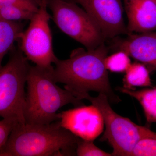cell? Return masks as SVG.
<instances>
[{"mask_svg": "<svg viewBox=\"0 0 156 156\" xmlns=\"http://www.w3.org/2000/svg\"><path fill=\"white\" fill-rule=\"evenodd\" d=\"M152 1H153L154 2L156 3V0H152Z\"/></svg>", "mask_w": 156, "mask_h": 156, "instance_id": "44dd1931", "label": "cell"}, {"mask_svg": "<svg viewBox=\"0 0 156 156\" xmlns=\"http://www.w3.org/2000/svg\"><path fill=\"white\" fill-rule=\"evenodd\" d=\"M78 138L58 121L45 125L18 123L0 156H75Z\"/></svg>", "mask_w": 156, "mask_h": 156, "instance_id": "7a4b0ae2", "label": "cell"}, {"mask_svg": "<svg viewBox=\"0 0 156 156\" xmlns=\"http://www.w3.org/2000/svg\"><path fill=\"white\" fill-rule=\"evenodd\" d=\"M117 90L134 98L143 109L148 124L156 123V87L140 90H129L118 87Z\"/></svg>", "mask_w": 156, "mask_h": 156, "instance_id": "4fadbf2b", "label": "cell"}, {"mask_svg": "<svg viewBox=\"0 0 156 156\" xmlns=\"http://www.w3.org/2000/svg\"><path fill=\"white\" fill-rule=\"evenodd\" d=\"M76 154L78 156H112V154L108 153L97 147L93 140H87L79 137Z\"/></svg>", "mask_w": 156, "mask_h": 156, "instance_id": "ac0fdd59", "label": "cell"}, {"mask_svg": "<svg viewBox=\"0 0 156 156\" xmlns=\"http://www.w3.org/2000/svg\"><path fill=\"white\" fill-rule=\"evenodd\" d=\"M131 156H156V133L148 128L136 143Z\"/></svg>", "mask_w": 156, "mask_h": 156, "instance_id": "9a60e30c", "label": "cell"}, {"mask_svg": "<svg viewBox=\"0 0 156 156\" xmlns=\"http://www.w3.org/2000/svg\"><path fill=\"white\" fill-rule=\"evenodd\" d=\"M58 121L62 127L76 136L93 141L103 132L104 127L100 111L93 105L58 112Z\"/></svg>", "mask_w": 156, "mask_h": 156, "instance_id": "9c48e42d", "label": "cell"}, {"mask_svg": "<svg viewBox=\"0 0 156 156\" xmlns=\"http://www.w3.org/2000/svg\"><path fill=\"white\" fill-rule=\"evenodd\" d=\"M50 18L47 0H41L38 10L18 41L19 48L27 59L41 67H51L58 59L53 51Z\"/></svg>", "mask_w": 156, "mask_h": 156, "instance_id": "52a82bcc", "label": "cell"}, {"mask_svg": "<svg viewBox=\"0 0 156 156\" xmlns=\"http://www.w3.org/2000/svg\"><path fill=\"white\" fill-rule=\"evenodd\" d=\"M100 111L105 129L100 141H107L113 149L112 155L131 156L133 148L146 132L148 127L138 126L130 119L116 113L110 106L108 98L99 93L93 97L89 94L84 96Z\"/></svg>", "mask_w": 156, "mask_h": 156, "instance_id": "8992f818", "label": "cell"}, {"mask_svg": "<svg viewBox=\"0 0 156 156\" xmlns=\"http://www.w3.org/2000/svg\"><path fill=\"white\" fill-rule=\"evenodd\" d=\"M95 21L105 39L128 34L122 0H74Z\"/></svg>", "mask_w": 156, "mask_h": 156, "instance_id": "ba28073f", "label": "cell"}, {"mask_svg": "<svg viewBox=\"0 0 156 156\" xmlns=\"http://www.w3.org/2000/svg\"><path fill=\"white\" fill-rule=\"evenodd\" d=\"M53 70V66H30L24 109L26 123L50 124L58 121V110L66 105L71 104L75 107L84 105L81 99L57 86Z\"/></svg>", "mask_w": 156, "mask_h": 156, "instance_id": "3957f363", "label": "cell"}, {"mask_svg": "<svg viewBox=\"0 0 156 156\" xmlns=\"http://www.w3.org/2000/svg\"><path fill=\"white\" fill-rule=\"evenodd\" d=\"M18 47L9 52L8 62L0 68V117L25 123V87L30 65Z\"/></svg>", "mask_w": 156, "mask_h": 156, "instance_id": "277c9868", "label": "cell"}, {"mask_svg": "<svg viewBox=\"0 0 156 156\" xmlns=\"http://www.w3.org/2000/svg\"><path fill=\"white\" fill-rule=\"evenodd\" d=\"M41 0H0V4L17 6L36 13L38 10Z\"/></svg>", "mask_w": 156, "mask_h": 156, "instance_id": "ffe728a7", "label": "cell"}, {"mask_svg": "<svg viewBox=\"0 0 156 156\" xmlns=\"http://www.w3.org/2000/svg\"><path fill=\"white\" fill-rule=\"evenodd\" d=\"M52 18L59 29L83 45L87 50L104 43L100 28L83 9L65 0H47Z\"/></svg>", "mask_w": 156, "mask_h": 156, "instance_id": "5b68a950", "label": "cell"}, {"mask_svg": "<svg viewBox=\"0 0 156 156\" xmlns=\"http://www.w3.org/2000/svg\"><path fill=\"white\" fill-rule=\"evenodd\" d=\"M18 123V121L14 119L0 120V150L5 144L11 132Z\"/></svg>", "mask_w": 156, "mask_h": 156, "instance_id": "d6986e66", "label": "cell"}, {"mask_svg": "<svg viewBox=\"0 0 156 156\" xmlns=\"http://www.w3.org/2000/svg\"><path fill=\"white\" fill-rule=\"evenodd\" d=\"M130 56L123 51H115L105 59L108 70L113 73H125L131 65Z\"/></svg>", "mask_w": 156, "mask_h": 156, "instance_id": "2e32d148", "label": "cell"}, {"mask_svg": "<svg viewBox=\"0 0 156 156\" xmlns=\"http://www.w3.org/2000/svg\"><path fill=\"white\" fill-rule=\"evenodd\" d=\"M128 34L156 31V3L152 0H123Z\"/></svg>", "mask_w": 156, "mask_h": 156, "instance_id": "8fae6325", "label": "cell"}, {"mask_svg": "<svg viewBox=\"0 0 156 156\" xmlns=\"http://www.w3.org/2000/svg\"><path fill=\"white\" fill-rule=\"evenodd\" d=\"M34 12L12 5L0 4V17L10 21L30 20Z\"/></svg>", "mask_w": 156, "mask_h": 156, "instance_id": "e0dca14e", "label": "cell"}, {"mask_svg": "<svg viewBox=\"0 0 156 156\" xmlns=\"http://www.w3.org/2000/svg\"><path fill=\"white\" fill-rule=\"evenodd\" d=\"M24 24L21 21H10L0 17V68L5 56L19 41L24 31Z\"/></svg>", "mask_w": 156, "mask_h": 156, "instance_id": "7c38bea8", "label": "cell"}, {"mask_svg": "<svg viewBox=\"0 0 156 156\" xmlns=\"http://www.w3.org/2000/svg\"><path fill=\"white\" fill-rule=\"evenodd\" d=\"M108 52L104 43L94 50L79 48L73 50L69 58L58 59L55 63L54 80L64 84L65 89L81 100L94 91L105 95L112 103H119L122 100L111 87L105 64Z\"/></svg>", "mask_w": 156, "mask_h": 156, "instance_id": "6da1fadb", "label": "cell"}, {"mask_svg": "<svg viewBox=\"0 0 156 156\" xmlns=\"http://www.w3.org/2000/svg\"><path fill=\"white\" fill-rule=\"evenodd\" d=\"M123 79V88L135 90V87H152L149 69L139 62L131 63Z\"/></svg>", "mask_w": 156, "mask_h": 156, "instance_id": "5bb4252c", "label": "cell"}, {"mask_svg": "<svg viewBox=\"0 0 156 156\" xmlns=\"http://www.w3.org/2000/svg\"><path fill=\"white\" fill-rule=\"evenodd\" d=\"M127 35L125 38L112 39V47L115 52L124 51L149 69L156 71V31Z\"/></svg>", "mask_w": 156, "mask_h": 156, "instance_id": "30bf717a", "label": "cell"}]
</instances>
